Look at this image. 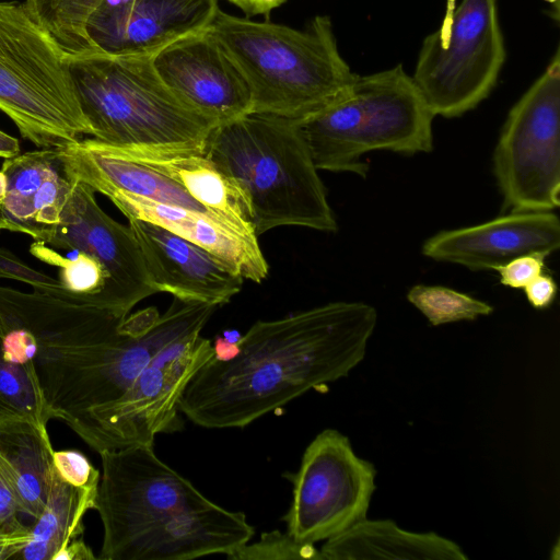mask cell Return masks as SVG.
<instances>
[{"instance_id":"cell-1","label":"cell","mask_w":560,"mask_h":560,"mask_svg":"<svg viewBox=\"0 0 560 560\" xmlns=\"http://www.w3.org/2000/svg\"><path fill=\"white\" fill-rule=\"evenodd\" d=\"M377 322L363 302H332L258 320L238 355L211 358L188 382L179 411L206 429L245 428L312 388L347 376L364 358Z\"/></svg>"},{"instance_id":"cell-2","label":"cell","mask_w":560,"mask_h":560,"mask_svg":"<svg viewBox=\"0 0 560 560\" xmlns=\"http://www.w3.org/2000/svg\"><path fill=\"white\" fill-rule=\"evenodd\" d=\"M208 28L245 77L250 113L301 120L341 98L357 80L339 52L327 15L295 30L219 9Z\"/></svg>"},{"instance_id":"cell-3","label":"cell","mask_w":560,"mask_h":560,"mask_svg":"<svg viewBox=\"0 0 560 560\" xmlns=\"http://www.w3.org/2000/svg\"><path fill=\"white\" fill-rule=\"evenodd\" d=\"M203 153L244 191L256 235L283 225L337 231L296 120L248 113L220 122L208 135Z\"/></svg>"},{"instance_id":"cell-4","label":"cell","mask_w":560,"mask_h":560,"mask_svg":"<svg viewBox=\"0 0 560 560\" xmlns=\"http://www.w3.org/2000/svg\"><path fill=\"white\" fill-rule=\"evenodd\" d=\"M151 57L100 51L69 56L91 138L114 148L174 147L203 152L218 122L182 102L160 79Z\"/></svg>"},{"instance_id":"cell-5","label":"cell","mask_w":560,"mask_h":560,"mask_svg":"<svg viewBox=\"0 0 560 560\" xmlns=\"http://www.w3.org/2000/svg\"><path fill=\"white\" fill-rule=\"evenodd\" d=\"M124 317L0 284V422L47 427L45 394L60 360L113 334Z\"/></svg>"},{"instance_id":"cell-6","label":"cell","mask_w":560,"mask_h":560,"mask_svg":"<svg viewBox=\"0 0 560 560\" xmlns=\"http://www.w3.org/2000/svg\"><path fill=\"white\" fill-rule=\"evenodd\" d=\"M433 117L412 78L397 65L358 75L346 95L296 121L317 170L365 177V153L431 152Z\"/></svg>"},{"instance_id":"cell-7","label":"cell","mask_w":560,"mask_h":560,"mask_svg":"<svg viewBox=\"0 0 560 560\" xmlns=\"http://www.w3.org/2000/svg\"><path fill=\"white\" fill-rule=\"evenodd\" d=\"M0 110L38 149L65 148L92 135L69 56L25 3L0 1Z\"/></svg>"},{"instance_id":"cell-8","label":"cell","mask_w":560,"mask_h":560,"mask_svg":"<svg viewBox=\"0 0 560 560\" xmlns=\"http://www.w3.org/2000/svg\"><path fill=\"white\" fill-rule=\"evenodd\" d=\"M217 307L174 298L164 314L152 306L129 313L109 336L68 353L56 366L46 393L51 419L67 423L118 398L162 347L200 332Z\"/></svg>"},{"instance_id":"cell-9","label":"cell","mask_w":560,"mask_h":560,"mask_svg":"<svg viewBox=\"0 0 560 560\" xmlns=\"http://www.w3.org/2000/svg\"><path fill=\"white\" fill-rule=\"evenodd\" d=\"M505 58L498 0H450L441 26L422 42L411 78L434 116L459 117L490 95Z\"/></svg>"},{"instance_id":"cell-10","label":"cell","mask_w":560,"mask_h":560,"mask_svg":"<svg viewBox=\"0 0 560 560\" xmlns=\"http://www.w3.org/2000/svg\"><path fill=\"white\" fill-rule=\"evenodd\" d=\"M213 355L212 342L195 331L162 347L115 400L66 424L98 454L153 445L160 433L180 430L179 399L194 374Z\"/></svg>"},{"instance_id":"cell-11","label":"cell","mask_w":560,"mask_h":560,"mask_svg":"<svg viewBox=\"0 0 560 560\" xmlns=\"http://www.w3.org/2000/svg\"><path fill=\"white\" fill-rule=\"evenodd\" d=\"M493 173L505 208L552 211L560 205V54L510 109Z\"/></svg>"},{"instance_id":"cell-12","label":"cell","mask_w":560,"mask_h":560,"mask_svg":"<svg viewBox=\"0 0 560 560\" xmlns=\"http://www.w3.org/2000/svg\"><path fill=\"white\" fill-rule=\"evenodd\" d=\"M285 477L292 500L283 516L299 542L336 537L366 518L376 469L359 457L349 439L335 429L318 433L305 448L299 469Z\"/></svg>"},{"instance_id":"cell-13","label":"cell","mask_w":560,"mask_h":560,"mask_svg":"<svg viewBox=\"0 0 560 560\" xmlns=\"http://www.w3.org/2000/svg\"><path fill=\"white\" fill-rule=\"evenodd\" d=\"M100 456L102 475L94 504L103 525L98 559L113 560L140 529L211 502L160 459L153 445L104 451Z\"/></svg>"},{"instance_id":"cell-14","label":"cell","mask_w":560,"mask_h":560,"mask_svg":"<svg viewBox=\"0 0 560 560\" xmlns=\"http://www.w3.org/2000/svg\"><path fill=\"white\" fill-rule=\"evenodd\" d=\"M47 245L84 252L105 267L109 283L103 308L117 317H126L140 301L156 293L130 226L109 217L85 183L75 179L62 222Z\"/></svg>"},{"instance_id":"cell-15","label":"cell","mask_w":560,"mask_h":560,"mask_svg":"<svg viewBox=\"0 0 560 560\" xmlns=\"http://www.w3.org/2000/svg\"><path fill=\"white\" fill-rule=\"evenodd\" d=\"M151 61L182 102L218 124L252 112L245 77L208 27L176 39L153 54Z\"/></svg>"},{"instance_id":"cell-16","label":"cell","mask_w":560,"mask_h":560,"mask_svg":"<svg viewBox=\"0 0 560 560\" xmlns=\"http://www.w3.org/2000/svg\"><path fill=\"white\" fill-rule=\"evenodd\" d=\"M219 0H102L85 32L95 51L152 56L176 39L203 30Z\"/></svg>"},{"instance_id":"cell-17","label":"cell","mask_w":560,"mask_h":560,"mask_svg":"<svg viewBox=\"0 0 560 560\" xmlns=\"http://www.w3.org/2000/svg\"><path fill=\"white\" fill-rule=\"evenodd\" d=\"M74 185L60 148L5 159L0 165V229L47 245L62 222Z\"/></svg>"},{"instance_id":"cell-18","label":"cell","mask_w":560,"mask_h":560,"mask_svg":"<svg viewBox=\"0 0 560 560\" xmlns=\"http://www.w3.org/2000/svg\"><path fill=\"white\" fill-rule=\"evenodd\" d=\"M127 220L156 293L220 306L241 291L244 279L208 250L155 223Z\"/></svg>"},{"instance_id":"cell-19","label":"cell","mask_w":560,"mask_h":560,"mask_svg":"<svg viewBox=\"0 0 560 560\" xmlns=\"http://www.w3.org/2000/svg\"><path fill=\"white\" fill-rule=\"evenodd\" d=\"M560 246V222L551 211H512L488 222L441 231L422 245L436 261L470 270H495L525 254L549 256Z\"/></svg>"},{"instance_id":"cell-20","label":"cell","mask_w":560,"mask_h":560,"mask_svg":"<svg viewBox=\"0 0 560 560\" xmlns=\"http://www.w3.org/2000/svg\"><path fill=\"white\" fill-rule=\"evenodd\" d=\"M254 532L243 512L211 501L140 529L117 549L113 560H191L228 555L249 541Z\"/></svg>"},{"instance_id":"cell-21","label":"cell","mask_w":560,"mask_h":560,"mask_svg":"<svg viewBox=\"0 0 560 560\" xmlns=\"http://www.w3.org/2000/svg\"><path fill=\"white\" fill-rule=\"evenodd\" d=\"M80 143L89 150L131 160L162 173L179 184L229 229L257 238L244 191L203 152L174 147L114 148L93 138L82 139Z\"/></svg>"},{"instance_id":"cell-22","label":"cell","mask_w":560,"mask_h":560,"mask_svg":"<svg viewBox=\"0 0 560 560\" xmlns=\"http://www.w3.org/2000/svg\"><path fill=\"white\" fill-rule=\"evenodd\" d=\"M127 219L155 223L208 250L243 279L261 282L268 264L257 238L243 236L214 219L186 209L164 205L127 191L104 194Z\"/></svg>"},{"instance_id":"cell-23","label":"cell","mask_w":560,"mask_h":560,"mask_svg":"<svg viewBox=\"0 0 560 560\" xmlns=\"http://www.w3.org/2000/svg\"><path fill=\"white\" fill-rule=\"evenodd\" d=\"M323 560H467L462 548L435 533L405 530L390 520L364 518L319 549Z\"/></svg>"},{"instance_id":"cell-24","label":"cell","mask_w":560,"mask_h":560,"mask_svg":"<svg viewBox=\"0 0 560 560\" xmlns=\"http://www.w3.org/2000/svg\"><path fill=\"white\" fill-rule=\"evenodd\" d=\"M52 445L47 429L25 419L0 422V468L23 515L35 520L55 479Z\"/></svg>"},{"instance_id":"cell-25","label":"cell","mask_w":560,"mask_h":560,"mask_svg":"<svg viewBox=\"0 0 560 560\" xmlns=\"http://www.w3.org/2000/svg\"><path fill=\"white\" fill-rule=\"evenodd\" d=\"M96 495L97 489L68 485L56 474L43 511L30 525L31 538L15 559L52 560L67 542L83 536V517L94 509Z\"/></svg>"},{"instance_id":"cell-26","label":"cell","mask_w":560,"mask_h":560,"mask_svg":"<svg viewBox=\"0 0 560 560\" xmlns=\"http://www.w3.org/2000/svg\"><path fill=\"white\" fill-rule=\"evenodd\" d=\"M73 252V257H66L42 242L33 241L30 245L31 255L58 269V280L74 303L104 310V293L109 283L107 270L93 256L81 250Z\"/></svg>"},{"instance_id":"cell-27","label":"cell","mask_w":560,"mask_h":560,"mask_svg":"<svg viewBox=\"0 0 560 560\" xmlns=\"http://www.w3.org/2000/svg\"><path fill=\"white\" fill-rule=\"evenodd\" d=\"M102 0H25V5L68 56L95 51L85 27Z\"/></svg>"},{"instance_id":"cell-28","label":"cell","mask_w":560,"mask_h":560,"mask_svg":"<svg viewBox=\"0 0 560 560\" xmlns=\"http://www.w3.org/2000/svg\"><path fill=\"white\" fill-rule=\"evenodd\" d=\"M407 300L432 326L475 320L493 312L490 304L442 285H413L407 293Z\"/></svg>"},{"instance_id":"cell-29","label":"cell","mask_w":560,"mask_h":560,"mask_svg":"<svg viewBox=\"0 0 560 560\" xmlns=\"http://www.w3.org/2000/svg\"><path fill=\"white\" fill-rule=\"evenodd\" d=\"M225 556L230 560H323L313 544L299 542L279 529L265 532L259 540H249Z\"/></svg>"},{"instance_id":"cell-30","label":"cell","mask_w":560,"mask_h":560,"mask_svg":"<svg viewBox=\"0 0 560 560\" xmlns=\"http://www.w3.org/2000/svg\"><path fill=\"white\" fill-rule=\"evenodd\" d=\"M0 279L21 282L32 288L33 291L74 303L58 278H52L31 267L22 258L3 247H0Z\"/></svg>"},{"instance_id":"cell-31","label":"cell","mask_w":560,"mask_h":560,"mask_svg":"<svg viewBox=\"0 0 560 560\" xmlns=\"http://www.w3.org/2000/svg\"><path fill=\"white\" fill-rule=\"evenodd\" d=\"M52 465L57 476L66 483L85 489H98L101 472L78 450L52 452Z\"/></svg>"},{"instance_id":"cell-32","label":"cell","mask_w":560,"mask_h":560,"mask_svg":"<svg viewBox=\"0 0 560 560\" xmlns=\"http://www.w3.org/2000/svg\"><path fill=\"white\" fill-rule=\"evenodd\" d=\"M546 258L547 256L538 253L521 255L498 267L495 271L503 285L523 289L544 272Z\"/></svg>"},{"instance_id":"cell-33","label":"cell","mask_w":560,"mask_h":560,"mask_svg":"<svg viewBox=\"0 0 560 560\" xmlns=\"http://www.w3.org/2000/svg\"><path fill=\"white\" fill-rule=\"evenodd\" d=\"M23 513L19 506L13 489L0 468V534H16L30 529L22 522Z\"/></svg>"},{"instance_id":"cell-34","label":"cell","mask_w":560,"mask_h":560,"mask_svg":"<svg viewBox=\"0 0 560 560\" xmlns=\"http://www.w3.org/2000/svg\"><path fill=\"white\" fill-rule=\"evenodd\" d=\"M528 303L536 310L549 307L557 295V283L552 276L544 272L523 288Z\"/></svg>"},{"instance_id":"cell-35","label":"cell","mask_w":560,"mask_h":560,"mask_svg":"<svg viewBox=\"0 0 560 560\" xmlns=\"http://www.w3.org/2000/svg\"><path fill=\"white\" fill-rule=\"evenodd\" d=\"M91 547L84 541L83 536L71 539L52 558V560H94Z\"/></svg>"},{"instance_id":"cell-36","label":"cell","mask_w":560,"mask_h":560,"mask_svg":"<svg viewBox=\"0 0 560 560\" xmlns=\"http://www.w3.org/2000/svg\"><path fill=\"white\" fill-rule=\"evenodd\" d=\"M31 538V527L16 534H0V560L15 559Z\"/></svg>"},{"instance_id":"cell-37","label":"cell","mask_w":560,"mask_h":560,"mask_svg":"<svg viewBox=\"0 0 560 560\" xmlns=\"http://www.w3.org/2000/svg\"><path fill=\"white\" fill-rule=\"evenodd\" d=\"M238 7L247 16L268 15L287 0H228Z\"/></svg>"},{"instance_id":"cell-38","label":"cell","mask_w":560,"mask_h":560,"mask_svg":"<svg viewBox=\"0 0 560 560\" xmlns=\"http://www.w3.org/2000/svg\"><path fill=\"white\" fill-rule=\"evenodd\" d=\"M240 343L241 342H231L221 335L215 336L212 343V358L219 362H229L235 359L240 353Z\"/></svg>"},{"instance_id":"cell-39","label":"cell","mask_w":560,"mask_h":560,"mask_svg":"<svg viewBox=\"0 0 560 560\" xmlns=\"http://www.w3.org/2000/svg\"><path fill=\"white\" fill-rule=\"evenodd\" d=\"M21 152L20 142L16 138L0 130V158L3 160L13 158Z\"/></svg>"},{"instance_id":"cell-40","label":"cell","mask_w":560,"mask_h":560,"mask_svg":"<svg viewBox=\"0 0 560 560\" xmlns=\"http://www.w3.org/2000/svg\"><path fill=\"white\" fill-rule=\"evenodd\" d=\"M221 336L231 342H241L243 335L236 329H225Z\"/></svg>"},{"instance_id":"cell-41","label":"cell","mask_w":560,"mask_h":560,"mask_svg":"<svg viewBox=\"0 0 560 560\" xmlns=\"http://www.w3.org/2000/svg\"><path fill=\"white\" fill-rule=\"evenodd\" d=\"M553 7V19L558 21L559 18V0H545Z\"/></svg>"},{"instance_id":"cell-42","label":"cell","mask_w":560,"mask_h":560,"mask_svg":"<svg viewBox=\"0 0 560 560\" xmlns=\"http://www.w3.org/2000/svg\"><path fill=\"white\" fill-rule=\"evenodd\" d=\"M1 231H2V230L0 229V234H1Z\"/></svg>"}]
</instances>
